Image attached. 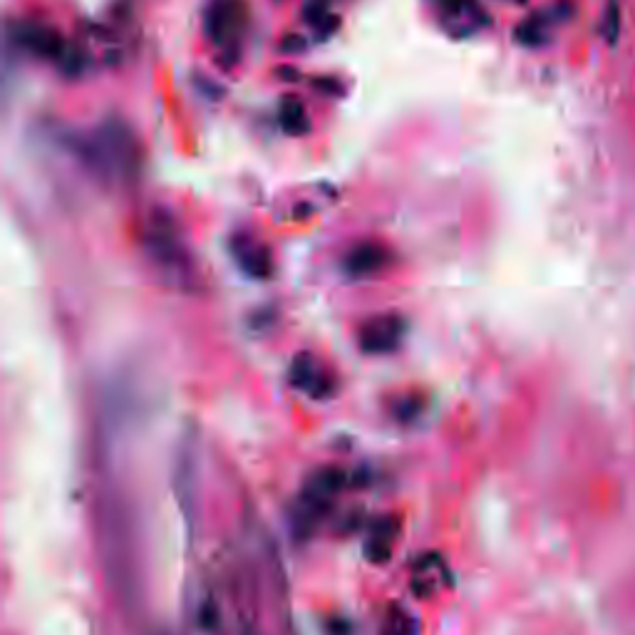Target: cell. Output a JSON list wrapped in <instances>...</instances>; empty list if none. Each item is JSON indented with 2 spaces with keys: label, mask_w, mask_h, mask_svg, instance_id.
Wrapping results in <instances>:
<instances>
[{
  "label": "cell",
  "mask_w": 635,
  "mask_h": 635,
  "mask_svg": "<svg viewBox=\"0 0 635 635\" xmlns=\"http://www.w3.org/2000/svg\"><path fill=\"white\" fill-rule=\"evenodd\" d=\"M15 40L18 45H23L25 50H30L33 55H40L45 60H60L65 58V43L53 28L40 23H20L15 28Z\"/></svg>",
  "instance_id": "5b68a950"
},
{
  "label": "cell",
  "mask_w": 635,
  "mask_h": 635,
  "mask_svg": "<svg viewBox=\"0 0 635 635\" xmlns=\"http://www.w3.org/2000/svg\"><path fill=\"white\" fill-rule=\"evenodd\" d=\"M241 18H244V10L239 0H214L206 13V33L221 48L236 50Z\"/></svg>",
  "instance_id": "277c9868"
},
{
  "label": "cell",
  "mask_w": 635,
  "mask_h": 635,
  "mask_svg": "<svg viewBox=\"0 0 635 635\" xmlns=\"http://www.w3.org/2000/svg\"><path fill=\"white\" fill-rule=\"evenodd\" d=\"M385 635H417L415 618L407 611H402V608H397V611H392L390 616H387Z\"/></svg>",
  "instance_id": "4fadbf2b"
},
{
  "label": "cell",
  "mask_w": 635,
  "mask_h": 635,
  "mask_svg": "<svg viewBox=\"0 0 635 635\" xmlns=\"http://www.w3.org/2000/svg\"><path fill=\"white\" fill-rule=\"evenodd\" d=\"M159 635H169V633H159Z\"/></svg>",
  "instance_id": "ffe728a7"
},
{
  "label": "cell",
  "mask_w": 635,
  "mask_h": 635,
  "mask_svg": "<svg viewBox=\"0 0 635 635\" xmlns=\"http://www.w3.org/2000/svg\"><path fill=\"white\" fill-rule=\"evenodd\" d=\"M514 3H526V0H514Z\"/></svg>",
  "instance_id": "d6986e66"
},
{
  "label": "cell",
  "mask_w": 635,
  "mask_h": 635,
  "mask_svg": "<svg viewBox=\"0 0 635 635\" xmlns=\"http://www.w3.org/2000/svg\"><path fill=\"white\" fill-rule=\"evenodd\" d=\"M442 5L449 10V13H467V10L474 8V0H440Z\"/></svg>",
  "instance_id": "ac0fdd59"
},
{
  "label": "cell",
  "mask_w": 635,
  "mask_h": 635,
  "mask_svg": "<svg viewBox=\"0 0 635 635\" xmlns=\"http://www.w3.org/2000/svg\"><path fill=\"white\" fill-rule=\"evenodd\" d=\"M144 246H147V254L154 258V263L162 266L164 271L174 273L179 281L191 276V258L187 246L182 244V236L174 229V221L164 211H157L154 221L149 224Z\"/></svg>",
  "instance_id": "6da1fadb"
},
{
  "label": "cell",
  "mask_w": 635,
  "mask_h": 635,
  "mask_svg": "<svg viewBox=\"0 0 635 635\" xmlns=\"http://www.w3.org/2000/svg\"><path fill=\"white\" fill-rule=\"evenodd\" d=\"M603 35L611 45H616L618 35H621V10H618L616 3L608 5L606 10V23H603Z\"/></svg>",
  "instance_id": "5bb4252c"
},
{
  "label": "cell",
  "mask_w": 635,
  "mask_h": 635,
  "mask_svg": "<svg viewBox=\"0 0 635 635\" xmlns=\"http://www.w3.org/2000/svg\"><path fill=\"white\" fill-rule=\"evenodd\" d=\"M449 581V571L445 561L440 556H427L412 571V588L420 593L422 598H430L440 591L442 586Z\"/></svg>",
  "instance_id": "9c48e42d"
},
{
  "label": "cell",
  "mask_w": 635,
  "mask_h": 635,
  "mask_svg": "<svg viewBox=\"0 0 635 635\" xmlns=\"http://www.w3.org/2000/svg\"><path fill=\"white\" fill-rule=\"evenodd\" d=\"M281 50L283 53H303L306 50V40L301 38V35H286V38L281 40Z\"/></svg>",
  "instance_id": "e0dca14e"
},
{
  "label": "cell",
  "mask_w": 635,
  "mask_h": 635,
  "mask_svg": "<svg viewBox=\"0 0 635 635\" xmlns=\"http://www.w3.org/2000/svg\"><path fill=\"white\" fill-rule=\"evenodd\" d=\"M231 256L236 258L241 271L251 278H271L273 276V256L263 244H258L251 236L239 234L231 239Z\"/></svg>",
  "instance_id": "8992f818"
},
{
  "label": "cell",
  "mask_w": 635,
  "mask_h": 635,
  "mask_svg": "<svg viewBox=\"0 0 635 635\" xmlns=\"http://www.w3.org/2000/svg\"><path fill=\"white\" fill-rule=\"evenodd\" d=\"M405 333H407L405 318L397 316V313H385V316L368 320V323L360 328L358 343L360 348H363V353L387 355V353H395V350L400 348Z\"/></svg>",
  "instance_id": "3957f363"
},
{
  "label": "cell",
  "mask_w": 635,
  "mask_h": 635,
  "mask_svg": "<svg viewBox=\"0 0 635 635\" xmlns=\"http://www.w3.org/2000/svg\"><path fill=\"white\" fill-rule=\"evenodd\" d=\"M340 484H343V474H340L338 469H323V472H318L316 477L303 487L296 509V524L298 529H301V534H308V531L316 526L320 516L328 511L335 494H338Z\"/></svg>",
  "instance_id": "7a4b0ae2"
},
{
  "label": "cell",
  "mask_w": 635,
  "mask_h": 635,
  "mask_svg": "<svg viewBox=\"0 0 635 635\" xmlns=\"http://www.w3.org/2000/svg\"><path fill=\"white\" fill-rule=\"evenodd\" d=\"M395 534H397L395 524H392L390 519L378 521V524L370 529L368 546H365L370 554V559H375V561L387 559V554H390V549H392V541H395Z\"/></svg>",
  "instance_id": "7c38bea8"
},
{
  "label": "cell",
  "mask_w": 635,
  "mask_h": 635,
  "mask_svg": "<svg viewBox=\"0 0 635 635\" xmlns=\"http://www.w3.org/2000/svg\"><path fill=\"white\" fill-rule=\"evenodd\" d=\"M390 263V251L378 241H363L355 249H350V254L345 256L343 266L345 273L353 278H370L378 276L382 268Z\"/></svg>",
  "instance_id": "52a82bcc"
},
{
  "label": "cell",
  "mask_w": 635,
  "mask_h": 635,
  "mask_svg": "<svg viewBox=\"0 0 635 635\" xmlns=\"http://www.w3.org/2000/svg\"><path fill=\"white\" fill-rule=\"evenodd\" d=\"M281 127L283 132L291 134V137H303V134H308V129H311V120H308V112L301 100H296V97H286V100L281 102Z\"/></svg>",
  "instance_id": "8fae6325"
},
{
  "label": "cell",
  "mask_w": 635,
  "mask_h": 635,
  "mask_svg": "<svg viewBox=\"0 0 635 635\" xmlns=\"http://www.w3.org/2000/svg\"><path fill=\"white\" fill-rule=\"evenodd\" d=\"M333 13V10H330V0H308V5H306V20H308V25H316L318 20H323L325 15H330Z\"/></svg>",
  "instance_id": "9a60e30c"
},
{
  "label": "cell",
  "mask_w": 635,
  "mask_h": 635,
  "mask_svg": "<svg viewBox=\"0 0 635 635\" xmlns=\"http://www.w3.org/2000/svg\"><path fill=\"white\" fill-rule=\"evenodd\" d=\"M338 28H340V18L335 13L325 15L323 20H318V23L313 25V30H316V38H320V40H328L330 35L338 33Z\"/></svg>",
  "instance_id": "2e32d148"
},
{
  "label": "cell",
  "mask_w": 635,
  "mask_h": 635,
  "mask_svg": "<svg viewBox=\"0 0 635 635\" xmlns=\"http://www.w3.org/2000/svg\"><path fill=\"white\" fill-rule=\"evenodd\" d=\"M291 382L298 390L311 392L313 397H328L333 392V380L318 368L313 355L301 353L291 365Z\"/></svg>",
  "instance_id": "ba28073f"
},
{
  "label": "cell",
  "mask_w": 635,
  "mask_h": 635,
  "mask_svg": "<svg viewBox=\"0 0 635 635\" xmlns=\"http://www.w3.org/2000/svg\"><path fill=\"white\" fill-rule=\"evenodd\" d=\"M556 20H559V15L554 13V8L544 10V13L531 15V18H526L524 23L516 28V38H519V43H524V45L546 43V38H549V33H551V28H554Z\"/></svg>",
  "instance_id": "30bf717a"
}]
</instances>
